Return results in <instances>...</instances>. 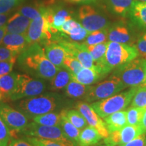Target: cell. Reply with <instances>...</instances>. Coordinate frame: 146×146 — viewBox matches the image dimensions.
Returning a JSON list of instances; mask_svg holds the SVG:
<instances>
[{"label":"cell","mask_w":146,"mask_h":146,"mask_svg":"<svg viewBox=\"0 0 146 146\" xmlns=\"http://www.w3.org/2000/svg\"><path fill=\"white\" fill-rule=\"evenodd\" d=\"M104 123L109 133L118 131L127 125V111H118L104 118Z\"/></svg>","instance_id":"cell-24"},{"label":"cell","mask_w":146,"mask_h":146,"mask_svg":"<svg viewBox=\"0 0 146 146\" xmlns=\"http://www.w3.org/2000/svg\"><path fill=\"white\" fill-rule=\"evenodd\" d=\"M131 106L137 107L140 108H146V87L139 86L137 87V91L133 96Z\"/></svg>","instance_id":"cell-36"},{"label":"cell","mask_w":146,"mask_h":146,"mask_svg":"<svg viewBox=\"0 0 146 146\" xmlns=\"http://www.w3.org/2000/svg\"><path fill=\"white\" fill-rule=\"evenodd\" d=\"M18 0H0V14H6L21 3Z\"/></svg>","instance_id":"cell-38"},{"label":"cell","mask_w":146,"mask_h":146,"mask_svg":"<svg viewBox=\"0 0 146 146\" xmlns=\"http://www.w3.org/2000/svg\"><path fill=\"white\" fill-rule=\"evenodd\" d=\"M63 104V98L60 95L47 92L18 100L15 106L26 115L29 120H32L35 116L57 110Z\"/></svg>","instance_id":"cell-2"},{"label":"cell","mask_w":146,"mask_h":146,"mask_svg":"<svg viewBox=\"0 0 146 146\" xmlns=\"http://www.w3.org/2000/svg\"><path fill=\"white\" fill-rule=\"evenodd\" d=\"M144 133L145 132L141 125H127L120 130L113 131L110 133L109 136L104 139V142L106 145L110 144L114 145H122L127 143Z\"/></svg>","instance_id":"cell-14"},{"label":"cell","mask_w":146,"mask_h":146,"mask_svg":"<svg viewBox=\"0 0 146 146\" xmlns=\"http://www.w3.org/2000/svg\"><path fill=\"white\" fill-rule=\"evenodd\" d=\"M18 55L5 47H0V62L9 60H17Z\"/></svg>","instance_id":"cell-41"},{"label":"cell","mask_w":146,"mask_h":146,"mask_svg":"<svg viewBox=\"0 0 146 146\" xmlns=\"http://www.w3.org/2000/svg\"><path fill=\"white\" fill-rule=\"evenodd\" d=\"M46 57L52 64L59 69L63 68V63L66 56L68 55L66 51L57 41H50L44 45Z\"/></svg>","instance_id":"cell-17"},{"label":"cell","mask_w":146,"mask_h":146,"mask_svg":"<svg viewBox=\"0 0 146 146\" xmlns=\"http://www.w3.org/2000/svg\"><path fill=\"white\" fill-rule=\"evenodd\" d=\"M18 1H23V0H18Z\"/></svg>","instance_id":"cell-51"},{"label":"cell","mask_w":146,"mask_h":146,"mask_svg":"<svg viewBox=\"0 0 146 146\" xmlns=\"http://www.w3.org/2000/svg\"><path fill=\"white\" fill-rule=\"evenodd\" d=\"M1 45L19 56L29 45L26 34L6 33L3 36Z\"/></svg>","instance_id":"cell-16"},{"label":"cell","mask_w":146,"mask_h":146,"mask_svg":"<svg viewBox=\"0 0 146 146\" xmlns=\"http://www.w3.org/2000/svg\"><path fill=\"white\" fill-rule=\"evenodd\" d=\"M32 20L19 12L14 14L5 24L7 33L26 34Z\"/></svg>","instance_id":"cell-20"},{"label":"cell","mask_w":146,"mask_h":146,"mask_svg":"<svg viewBox=\"0 0 146 146\" xmlns=\"http://www.w3.org/2000/svg\"><path fill=\"white\" fill-rule=\"evenodd\" d=\"M17 63L21 71L45 81H50L60 70L46 57L44 47L39 43L29 45L19 55Z\"/></svg>","instance_id":"cell-1"},{"label":"cell","mask_w":146,"mask_h":146,"mask_svg":"<svg viewBox=\"0 0 146 146\" xmlns=\"http://www.w3.org/2000/svg\"><path fill=\"white\" fill-rule=\"evenodd\" d=\"M146 143V133H142L127 143L120 146H144Z\"/></svg>","instance_id":"cell-42"},{"label":"cell","mask_w":146,"mask_h":146,"mask_svg":"<svg viewBox=\"0 0 146 146\" xmlns=\"http://www.w3.org/2000/svg\"><path fill=\"white\" fill-rule=\"evenodd\" d=\"M126 87L119 78L112 75L108 79L90 86L88 92L84 99L87 102H93L106 99L117 94Z\"/></svg>","instance_id":"cell-7"},{"label":"cell","mask_w":146,"mask_h":146,"mask_svg":"<svg viewBox=\"0 0 146 146\" xmlns=\"http://www.w3.org/2000/svg\"><path fill=\"white\" fill-rule=\"evenodd\" d=\"M76 108L83 115L88 125L95 128L102 138L106 139L109 136L110 133L106 127L104 121L97 114L91 105L86 102H78L76 104Z\"/></svg>","instance_id":"cell-13"},{"label":"cell","mask_w":146,"mask_h":146,"mask_svg":"<svg viewBox=\"0 0 146 146\" xmlns=\"http://www.w3.org/2000/svg\"><path fill=\"white\" fill-rule=\"evenodd\" d=\"M102 136L96 129L90 126L84 128L78 137V146H93L99 143Z\"/></svg>","instance_id":"cell-25"},{"label":"cell","mask_w":146,"mask_h":146,"mask_svg":"<svg viewBox=\"0 0 146 146\" xmlns=\"http://www.w3.org/2000/svg\"><path fill=\"white\" fill-rule=\"evenodd\" d=\"M56 35L52 33L51 27L43 15L32 20L26 33L29 45L39 43L45 45L49 42L52 41Z\"/></svg>","instance_id":"cell-10"},{"label":"cell","mask_w":146,"mask_h":146,"mask_svg":"<svg viewBox=\"0 0 146 146\" xmlns=\"http://www.w3.org/2000/svg\"><path fill=\"white\" fill-rule=\"evenodd\" d=\"M137 87L115 94L106 99L99 100L91 104V106L97 114L102 118H105L113 113L125 109L130 104L135 94Z\"/></svg>","instance_id":"cell-4"},{"label":"cell","mask_w":146,"mask_h":146,"mask_svg":"<svg viewBox=\"0 0 146 146\" xmlns=\"http://www.w3.org/2000/svg\"><path fill=\"white\" fill-rule=\"evenodd\" d=\"M60 113H61V122H60V127L62 129L63 133H64L65 136L69 141L72 142L75 145L78 146V137L81 131L78 129L75 126L73 125L72 123L67 118L64 113L63 110Z\"/></svg>","instance_id":"cell-27"},{"label":"cell","mask_w":146,"mask_h":146,"mask_svg":"<svg viewBox=\"0 0 146 146\" xmlns=\"http://www.w3.org/2000/svg\"><path fill=\"white\" fill-rule=\"evenodd\" d=\"M108 28L89 33L83 43L88 46L105 43L108 39Z\"/></svg>","instance_id":"cell-32"},{"label":"cell","mask_w":146,"mask_h":146,"mask_svg":"<svg viewBox=\"0 0 146 146\" xmlns=\"http://www.w3.org/2000/svg\"><path fill=\"white\" fill-rule=\"evenodd\" d=\"M89 54L92 57L97 66L102 70L105 74H108L106 69V52L107 49V42L100 44L88 45L87 46Z\"/></svg>","instance_id":"cell-23"},{"label":"cell","mask_w":146,"mask_h":146,"mask_svg":"<svg viewBox=\"0 0 146 146\" xmlns=\"http://www.w3.org/2000/svg\"><path fill=\"white\" fill-rule=\"evenodd\" d=\"M18 73L11 72L0 76V102H10V98L13 94L17 83Z\"/></svg>","instance_id":"cell-19"},{"label":"cell","mask_w":146,"mask_h":146,"mask_svg":"<svg viewBox=\"0 0 146 146\" xmlns=\"http://www.w3.org/2000/svg\"><path fill=\"white\" fill-rule=\"evenodd\" d=\"M141 125L142 128L143 129L144 132L146 133V108H144V112L143 114V118H142Z\"/></svg>","instance_id":"cell-46"},{"label":"cell","mask_w":146,"mask_h":146,"mask_svg":"<svg viewBox=\"0 0 146 146\" xmlns=\"http://www.w3.org/2000/svg\"><path fill=\"white\" fill-rule=\"evenodd\" d=\"M11 138L10 129L0 117V146H8Z\"/></svg>","instance_id":"cell-37"},{"label":"cell","mask_w":146,"mask_h":146,"mask_svg":"<svg viewBox=\"0 0 146 146\" xmlns=\"http://www.w3.org/2000/svg\"><path fill=\"white\" fill-rule=\"evenodd\" d=\"M63 68L68 70L72 75H74L77 74L83 68V66L75 57L68 54L64 60Z\"/></svg>","instance_id":"cell-35"},{"label":"cell","mask_w":146,"mask_h":146,"mask_svg":"<svg viewBox=\"0 0 146 146\" xmlns=\"http://www.w3.org/2000/svg\"><path fill=\"white\" fill-rule=\"evenodd\" d=\"M90 88V85H85L78 82L71 80L64 88L65 95L71 99L85 98Z\"/></svg>","instance_id":"cell-28"},{"label":"cell","mask_w":146,"mask_h":146,"mask_svg":"<svg viewBox=\"0 0 146 146\" xmlns=\"http://www.w3.org/2000/svg\"><path fill=\"white\" fill-rule=\"evenodd\" d=\"M136 1V0H135ZM137 1H145L146 2V0H137Z\"/></svg>","instance_id":"cell-50"},{"label":"cell","mask_w":146,"mask_h":146,"mask_svg":"<svg viewBox=\"0 0 146 146\" xmlns=\"http://www.w3.org/2000/svg\"><path fill=\"white\" fill-rule=\"evenodd\" d=\"M78 19L89 33L108 29L110 22L107 18L92 5L85 4L78 9Z\"/></svg>","instance_id":"cell-8"},{"label":"cell","mask_w":146,"mask_h":146,"mask_svg":"<svg viewBox=\"0 0 146 146\" xmlns=\"http://www.w3.org/2000/svg\"><path fill=\"white\" fill-rule=\"evenodd\" d=\"M6 29H5V25L0 28V45H1V41H2L3 36L6 34Z\"/></svg>","instance_id":"cell-47"},{"label":"cell","mask_w":146,"mask_h":146,"mask_svg":"<svg viewBox=\"0 0 146 146\" xmlns=\"http://www.w3.org/2000/svg\"><path fill=\"white\" fill-rule=\"evenodd\" d=\"M110 13L125 18L129 15L135 0H101Z\"/></svg>","instance_id":"cell-18"},{"label":"cell","mask_w":146,"mask_h":146,"mask_svg":"<svg viewBox=\"0 0 146 146\" xmlns=\"http://www.w3.org/2000/svg\"><path fill=\"white\" fill-rule=\"evenodd\" d=\"M106 146H120V145H110V144H106Z\"/></svg>","instance_id":"cell-49"},{"label":"cell","mask_w":146,"mask_h":146,"mask_svg":"<svg viewBox=\"0 0 146 146\" xmlns=\"http://www.w3.org/2000/svg\"><path fill=\"white\" fill-rule=\"evenodd\" d=\"M135 47L137 50L139 54L141 55L143 59H146V32L138 38Z\"/></svg>","instance_id":"cell-39"},{"label":"cell","mask_w":146,"mask_h":146,"mask_svg":"<svg viewBox=\"0 0 146 146\" xmlns=\"http://www.w3.org/2000/svg\"><path fill=\"white\" fill-rule=\"evenodd\" d=\"M72 80L71 73L65 68H61L58 71L54 77L50 80V89L51 91H58L62 90Z\"/></svg>","instance_id":"cell-26"},{"label":"cell","mask_w":146,"mask_h":146,"mask_svg":"<svg viewBox=\"0 0 146 146\" xmlns=\"http://www.w3.org/2000/svg\"><path fill=\"white\" fill-rule=\"evenodd\" d=\"M100 146H106V145H100Z\"/></svg>","instance_id":"cell-52"},{"label":"cell","mask_w":146,"mask_h":146,"mask_svg":"<svg viewBox=\"0 0 146 146\" xmlns=\"http://www.w3.org/2000/svg\"><path fill=\"white\" fill-rule=\"evenodd\" d=\"M139 52L136 47L125 43L107 42L106 52V69L108 73L112 69L136 59Z\"/></svg>","instance_id":"cell-3"},{"label":"cell","mask_w":146,"mask_h":146,"mask_svg":"<svg viewBox=\"0 0 146 146\" xmlns=\"http://www.w3.org/2000/svg\"><path fill=\"white\" fill-rule=\"evenodd\" d=\"M0 117L10 129L12 138L18 137V133L29 122L26 115L5 102H0Z\"/></svg>","instance_id":"cell-9"},{"label":"cell","mask_w":146,"mask_h":146,"mask_svg":"<svg viewBox=\"0 0 146 146\" xmlns=\"http://www.w3.org/2000/svg\"><path fill=\"white\" fill-rule=\"evenodd\" d=\"M44 4L41 3L36 4L35 5H27L21 7L18 10V12L29 19L33 20L38 16L43 15L44 13Z\"/></svg>","instance_id":"cell-33"},{"label":"cell","mask_w":146,"mask_h":146,"mask_svg":"<svg viewBox=\"0 0 146 146\" xmlns=\"http://www.w3.org/2000/svg\"><path fill=\"white\" fill-rule=\"evenodd\" d=\"M8 14H0V28L5 26L8 21Z\"/></svg>","instance_id":"cell-45"},{"label":"cell","mask_w":146,"mask_h":146,"mask_svg":"<svg viewBox=\"0 0 146 146\" xmlns=\"http://www.w3.org/2000/svg\"><path fill=\"white\" fill-rule=\"evenodd\" d=\"M143 65H144V70H145V80H144L143 83V84H142L141 86L146 87V59H144Z\"/></svg>","instance_id":"cell-48"},{"label":"cell","mask_w":146,"mask_h":146,"mask_svg":"<svg viewBox=\"0 0 146 146\" xmlns=\"http://www.w3.org/2000/svg\"><path fill=\"white\" fill-rule=\"evenodd\" d=\"M135 26L146 30V2L135 1L129 15Z\"/></svg>","instance_id":"cell-22"},{"label":"cell","mask_w":146,"mask_h":146,"mask_svg":"<svg viewBox=\"0 0 146 146\" xmlns=\"http://www.w3.org/2000/svg\"><path fill=\"white\" fill-rule=\"evenodd\" d=\"M47 89L45 80L33 77L27 74H18L17 83L10 102L18 101L43 94Z\"/></svg>","instance_id":"cell-5"},{"label":"cell","mask_w":146,"mask_h":146,"mask_svg":"<svg viewBox=\"0 0 146 146\" xmlns=\"http://www.w3.org/2000/svg\"><path fill=\"white\" fill-rule=\"evenodd\" d=\"M108 40L116 43L131 44L134 40L132 28L125 21L115 23L108 29Z\"/></svg>","instance_id":"cell-15"},{"label":"cell","mask_w":146,"mask_h":146,"mask_svg":"<svg viewBox=\"0 0 146 146\" xmlns=\"http://www.w3.org/2000/svg\"><path fill=\"white\" fill-rule=\"evenodd\" d=\"M144 108L131 106L127 110V125H141Z\"/></svg>","instance_id":"cell-34"},{"label":"cell","mask_w":146,"mask_h":146,"mask_svg":"<svg viewBox=\"0 0 146 146\" xmlns=\"http://www.w3.org/2000/svg\"><path fill=\"white\" fill-rule=\"evenodd\" d=\"M23 138L34 146H76L72 142H64L29 136H23Z\"/></svg>","instance_id":"cell-30"},{"label":"cell","mask_w":146,"mask_h":146,"mask_svg":"<svg viewBox=\"0 0 146 146\" xmlns=\"http://www.w3.org/2000/svg\"><path fill=\"white\" fill-rule=\"evenodd\" d=\"M144 59H134L116 68L113 75L119 78L126 87L141 86L145 80Z\"/></svg>","instance_id":"cell-6"},{"label":"cell","mask_w":146,"mask_h":146,"mask_svg":"<svg viewBox=\"0 0 146 146\" xmlns=\"http://www.w3.org/2000/svg\"><path fill=\"white\" fill-rule=\"evenodd\" d=\"M18 135L64 142H71L65 136L60 126H45L35 122L29 123Z\"/></svg>","instance_id":"cell-11"},{"label":"cell","mask_w":146,"mask_h":146,"mask_svg":"<svg viewBox=\"0 0 146 146\" xmlns=\"http://www.w3.org/2000/svg\"><path fill=\"white\" fill-rule=\"evenodd\" d=\"M33 122L45 126H60L61 122V113L51 112L39 115L33 118Z\"/></svg>","instance_id":"cell-29"},{"label":"cell","mask_w":146,"mask_h":146,"mask_svg":"<svg viewBox=\"0 0 146 146\" xmlns=\"http://www.w3.org/2000/svg\"><path fill=\"white\" fill-rule=\"evenodd\" d=\"M63 111L67 118L80 131L87 127L86 120L77 110H63Z\"/></svg>","instance_id":"cell-31"},{"label":"cell","mask_w":146,"mask_h":146,"mask_svg":"<svg viewBox=\"0 0 146 146\" xmlns=\"http://www.w3.org/2000/svg\"><path fill=\"white\" fill-rule=\"evenodd\" d=\"M16 62V60H9L0 62V76L12 72Z\"/></svg>","instance_id":"cell-40"},{"label":"cell","mask_w":146,"mask_h":146,"mask_svg":"<svg viewBox=\"0 0 146 146\" xmlns=\"http://www.w3.org/2000/svg\"><path fill=\"white\" fill-rule=\"evenodd\" d=\"M106 74L100 68H88L83 67L77 74L72 75V80L89 86L97 83Z\"/></svg>","instance_id":"cell-21"},{"label":"cell","mask_w":146,"mask_h":146,"mask_svg":"<svg viewBox=\"0 0 146 146\" xmlns=\"http://www.w3.org/2000/svg\"><path fill=\"white\" fill-rule=\"evenodd\" d=\"M144 146H146V143H145V145H144Z\"/></svg>","instance_id":"cell-53"},{"label":"cell","mask_w":146,"mask_h":146,"mask_svg":"<svg viewBox=\"0 0 146 146\" xmlns=\"http://www.w3.org/2000/svg\"><path fill=\"white\" fill-rule=\"evenodd\" d=\"M54 41H57L65 49L68 54L75 57L85 68H99L95 64L94 60L89 54L87 46L83 43H79L78 42L66 39L60 35V33L56 39Z\"/></svg>","instance_id":"cell-12"},{"label":"cell","mask_w":146,"mask_h":146,"mask_svg":"<svg viewBox=\"0 0 146 146\" xmlns=\"http://www.w3.org/2000/svg\"><path fill=\"white\" fill-rule=\"evenodd\" d=\"M8 146H34L29 141L24 139L23 138L20 139L18 137L11 138L10 141H9Z\"/></svg>","instance_id":"cell-43"},{"label":"cell","mask_w":146,"mask_h":146,"mask_svg":"<svg viewBox=\"0 0 146 146\" xmlns=\"http://www.w3.org/2000/svg\"><path fill=\"white\" fill-rule=\"evenodd\" d=\"M65 1L73 3H85V4H88V3L94 2L96 0H65Z\"/></svg>","instance_id":"cell-44"}]
</instances>
